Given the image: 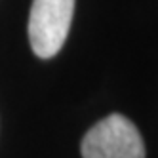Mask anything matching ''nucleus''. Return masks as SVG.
<instances>
[{
	"label": "nucleus",
	"instance_id": "1",
	"mask_svg": "<svg viewBox=\"0 0 158 158\" xmlns=\"http://www.w3.org/2000/svg\"><path fill=\"white\" fill-rule=\"evenodd\" d=\"M80 152L84 158H145V145L137 126L114 112L86 131Z\"/></svg>",
	"mask_w": 158,
	"mask_h": 158
},
{
	"label": "nucleus",
	"instance_id": "2",
	"mask_svg": "<svg viewBox=\"0 0 158 158\" xmlns=\"http://www.w3.org/2000/svg\"><path fill=\"white\" fill-rule=\"evenodd\" d=\"M74 14V0H32L29 40L36 57L50 59L67 40Z\"/></svg>",
	"mask_w": 158,
	"mask_h": 158
}]
</instances>
